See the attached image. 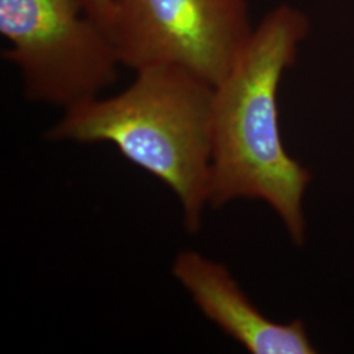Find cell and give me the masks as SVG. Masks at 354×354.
<instances>
[{
    "label": "cell",
    "mask_w": 354,
    "mask_h": 354,
    "mask_svg": "<svg viewBox=\"0 0 354 354\" xmlns=\"http://www.w3.org/2000/svg\"><path fill=\"white\" fill-rule=\"evenodd\" d=\"M214 87L174 66L136 71L130 86L64 109L54 142L112 143L176 196L183 225L198 232L209 206Z\"/></svg>",
    "instance_id": "7a4b0ae2"
},
{
    "label": "cell",
    "mask_w": 354,
    "mask_h": 354,
    "mask_svg": "<svg viewBox=\"0 0 354 354\" xmlns=\"http://www.w3.org/2000/svg\"><path fill=\"white\" fill-rule=\"evenodd\" d=\"M172 274L216 328L252 354H314L317 346L301 319L279 323L264 315L228 268L197 251L177 254Z\"/></svg>",
    "instance_id": "5b68a950"
},
{
    "label": "cell",
    "mask_w": 354,
    "mask_h": 354,
    "mask_svg": "<svg viewBox=\"0 0 354 354\" xmlns=\"http://www.w3.org/2000/svg\"><path fill=\"white\" fill-rule=\"evenodd\" d=\"M310 30L307 16L289 4L266 13L227 76L214 87L209 206L236 200L268 205L291 243H306L304 196L308 168L286 150L279 127L282 76Z\"/></svg>",
    "instance_id": "6da1fadb"
},
{
    "label": "cell",
    "mask_w": 354,
    "mask_h": 354,
    "mask_svg": "<svg viewBox=\"0 0 354 354\" xmlns=\"http://www.w3.org/2000/svg\"><path fill=\"white\" fill-rule=\"evenodd\" d=\"M106 28L122 66H174L213 87L254 30L248 0H111Z\"/></svg>",
    "instance_id": "277c9868"
},
{
    "label": "cell",
    "mask_w": 354,
    "mask_h": 354,
    "mask_svg": "<svg viewBox=\"0 0 354 354\" xmlns=\"http://www.w3.org/2000/svg\"><path fill=\"white\" fill-rule=\"evenodd\" d=\"M0 33L26 99L64 111L100 96L122 66L108 28L80 0H0Z\"/></svg>",
    "instance_id": "3957f363"
},
{
    "label": "cell",
    "mask_w": 354,
    "mask_h": 354,
    "mask_svg": "<svg viewBox=\"0 0 354 354\" xmlns=\"http://www.w3.org/2000/svg\"><path fill=\"white\" fill-rule=\"evenodd\" d=\"M91 17L108 26L111 19V0H80Z\"/></svg>",
    "instance_id": "8992f818"
}]
</instances>
